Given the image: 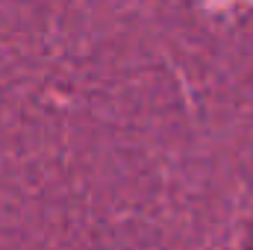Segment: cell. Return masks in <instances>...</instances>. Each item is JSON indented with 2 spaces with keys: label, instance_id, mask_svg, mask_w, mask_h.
I'll use <instances>...</instances> for the list:
<instances>
[{
  "label": "cell",
  "instance_id": "cell-1",
  "mask_svg": "<svg viewBox=\"0 0 253 250\" xmlns=\"http://www.w3.org/2000/svg\"><path fill=\"white\" fill-rule=\"evenodd\" d=\"M248 250H253V236H251V242H248Z\"/></svg>",
  "mask_w": 253,
  "mask_h": 250
}]
</instances>
